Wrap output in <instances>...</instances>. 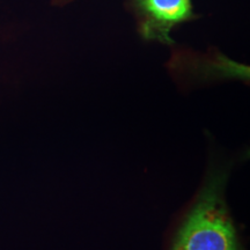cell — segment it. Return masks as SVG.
Instances as JSON below:
<instances>
[{
    "label": "cell",
    "instance_id": "obj_1",
    "mask_svg": "<svg viewBox=\"0 0 250 250\" xmlns=\"http://www.w3.org/2000/svg\"><path fill=\"white\" fill-rule=\"evenodd\" d=\"M229 166H210L198 195L183 214L170 250H241L225 190Z\"/></svg>",
    "mask_w": 250,
    "mask_h": 250
},
{
    "label": "cell",
    "instance_id": "obj_2",
    "mask_svg": "<svg viewBox=\"0 0 250 250\" xmlns=\"http://www.w3.org/2000/svg\"><path fill=\"white\" fill-rule=\"evenodd\" d=\"M140 7L147 15L149 21H145L143 34L147 39H159L169 42L170 28L182 22L191 15L190 0H137Z\"/></svg>",
    "mask_w": 250,
    "mask_h": 250
}]
</instances>
